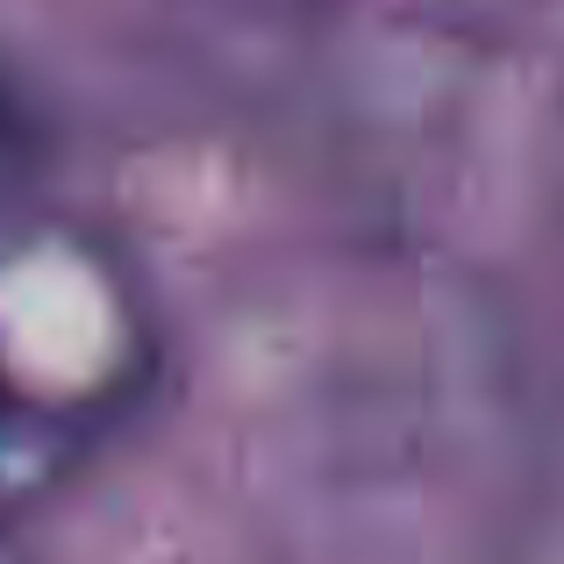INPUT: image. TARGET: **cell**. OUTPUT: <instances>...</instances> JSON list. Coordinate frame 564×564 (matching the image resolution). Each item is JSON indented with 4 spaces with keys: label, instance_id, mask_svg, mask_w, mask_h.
I'll return each instance as SVG.
<instances>
[{
    "label": "cell",
    "instance_id": "cell-1",
    "mask_svg": "<svg viewBox=\"0 0 564 564\" xmlns=\"http://www.w3.org/2000/svg\"><path fill=\"white\" fill-rule=\"evenodd\" d=\"M94 264L57 236L0 243V500L65 479L143 393V329L122 293L51 329V307Z\"/></svg>",
    "mask_w": 564,
    "mask_h": 564
}]
</instances>
